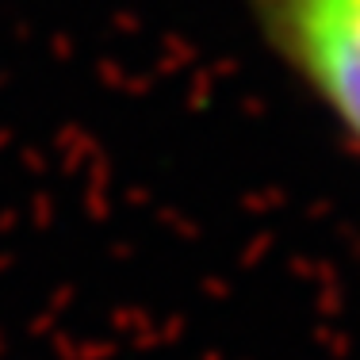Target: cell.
<instances>
[{"label":"cell","mask_w":360,"mask_h":360,"mask_svg":"<svg viewBox=\"0 0 360 360\" xmlns=\"http://www.w3.org/2000/svg\"><path fill=\"white\" fill-rule=\"evenodd\" d=\"M242 8L360 158V0H242Z\"/></svg>","instance_id":"cell-1"}]
</instances>
